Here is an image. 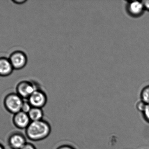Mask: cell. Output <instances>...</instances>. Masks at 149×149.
<instances>
[{
    "label": "cell",
    "instance_id": "1",
    "mask_svg": "<svg viewBox=\"0 0 149 149\" xmlns=\"http://www.w3.org/2000/svg\"><path fill=\"white\" fill-rule=\"evenodd\" d=\"M51 132V127L46 121L31 122L25 129L26 137L32 141L37 142L46 139Z\"/></svg>",
    "mask_w": 149,
    "mask_h": 149
},
{
    "label": "cell",
    "instance_id": "4",
    "mask_svg": "<svg viewBox=\"0 0 149 149\" xmlns=\"http://www.w3.org/2000/svg\"><path fill=\"white\" fill-rule=\"evenodd\" d=\"M9 59L14 70H20L23 69L28 63V57L22 51L16 50L12 52L9 57Z\"/></svg>",
    "mask_w": 149,
    "mask_h": 149
},
{
    "label": "cell",
    "instance_id": "19",
    "mask_svg": "<svg viewBox=\"0 0 149 149\" xmlns=\"http://www.w3.org/2000/svg\"><path fill=\"white\" fill-rule=\"evenodd\" d=\"M0 149H5L4 146L1 143H0Z\"/></svg>",
    "mask_w": 149,
    "mask_h": 149
},
{
    "label": "cell",
    "instance_id": "9",
    "mask_svg": "<svg viewBox=\"0 0 149 149\" xmlns=\"http://www.w3.org/2000/svg\"><path fill=\"white\" fill-rule=\"evenodd\" d=\"M14 70L8 58L0 57V77H8L12 73Z\"/></svg>",
    "mask_w": 149,
    "mask_h": 149
},
{
    "label": "cell",
    "instance_id": "13",
    "mask_svg": "<svg viewBox=\"0 0 149 149\" xmlns=\"http://www.w3.org/2000/svg\"><path fill=\"white\" fill-rule=\"evenodd\" d=\"M147 105V104L144 103L141 100L137 102L136 106V109L139 112H141L142 113L144 112Z\"/></svg>",
    "mask_w": 149,
    "mask_h": 149
},
{
    "label": "cell",
    "instance_id": "5",
    "mask_svg": "<svg viewBox=\"0 0 149 149\" xmlns=\"http://www.w3.org/2000/svg\"><path fill=\"white\" fill-rule=\"evenodd\" d=\"M27 100L32 107L42 108L47 103V96L44 91L39 88L35 91Z\"/></svg>",
    "mask_w": 149,
    "mask_h": 149
},
{
    "label": "cell",
    "instance_id": "18",
    "mask_svg": "<svg viewBox=\"0 0 149 149\" xmlns=\"http://www.w3.org/2000/svg\"><path fill=\"white\" fill-rule=\"evenodd\" d=\"M26 1H25V0H14V1H12V2L14 3L15 4H18V5L24 4Z\"/></svg>",
    "mask_w": 149,
    "mask_h": 149
},
{
    "label": "cell",
    "instance_id": "10",
    "mask_svg": "<svg viewBox=\"0 0 149 149\" xmlns=\"http://www.w3.org/2000/svg\"><path fill=\"white\" fill-rule=\"evenodd\" d=\"M31 122L38 121L43 120L44 113L42 108H31L28 113Z\"/></svg>",
    "mask_w": 149,
    "mask_h": 149
},
{
    "label": "cell",
    "instance_id": "11",
    "mask_svg": "<svg viewBox=\"0 0 149 149\" xmlns=\"http://www.w3.org/2000/svg\"><path fill=\"white\" fill-rule=\"evenodd\" d=\"M141 100L146 103V104H149V85L143 88L141 91Z\"/></svg>",
    "mask_w": 149,
    "mask_h": 149
},
{
    "label": "cell",
    "instance_id": "2",
    "mask_svg": "<svg viewBox=\"0 0 149 149\" xmlns=\"http://www.w3.org/2000/svg\"><path fill=\"white\" fill-rule=\"evenodd\" d=\"M24 99L16 93H10L4 97L3 106L7 112L14 115L22 110Z\"/></svg>",
    "mask_w": 149,
    "mask_h": 149
},
{
    "label": "cell",
    "instance_id": "6",
    "mask_svg": "<svg viewBox=\"0 0 149 149\" xmlns=\"http://www.w3.org/2000/svg\"><path fill=\"white\" fill-rule=\"evenodd\" d=\"M126 8L128 14L135 18L141 16L145 10L142 1H128L126 5Z\"/></svg>",
    "mask_w": 149,
    "mask_h": 149
},
{
    "label": "cell",
    "instance_id": "14",
    "mask_svg": "<svg viewBox=\"0 0 149 149\" xmlns=\"http://www.w3.org/2000/svg\"><path fill=\"white\" fill-rule=\"evenodd\" d=\"M143 117L145 121L149 123V104L146 106L144 112L142 113Z\"/></svg>",
    "mask_w": 149,
    "mask_h": 149
},
{
    "label": "cell",
    "instance_id": "12",
    "mask_svg": "<svg viewBox=\"0 0 149 149\" xmlns=\"http://www.w3.org/2000/svg\"><path fill=\"white\" fill-rule=\"evenodd\" d=\"M31 108H32V106L30 104L29 102L27 100H24L22 106L21 111L24 112V113H28L30 110L31 109Z\"/></svg>",
    "mask_w": 149,
    "mask_h": 149
},
{
    "label": "cell",
    "instance_id": "7",
    "mask_svg": "<svg viewBox=\"0 0 149 149\" xmlns=\"http://www.w3.org/2000/svg\"><path fill=\"white\" fill-rule=\"evenodd\" d=\"M26 137L19 132L11 134L8 137V143L10 149H21L27 143Z\"/></svg>",
    "mask_w": 149,
    "mask_h": 149
},
{
    "label": "cell",
    "instance_id": "3",
    "mask_svg": "<svg viewBox=\"0 0 149 149\" xmlns=\"http://www.w3.org/2000/svg\"><path fill=\"white\" fill-rule=\"evenodd\" d=\"M39 89L37 84L29 80H22L17 85L16 93L23 99L27 100L37 89Z\"/></svg>",
    "mask_w": 149,
    "mask_h": 149
},
{
    "label": "cell",
    "instance_id": "17",
    "mask_svg": "<svg viewBox=\"0 0 149 149\" xmlns=\"http://www.w3.org/2000/svg\"><path fill=\"white\" fill-rule=\"evenodd\" d=\"M56 149H75L72 146L69 145H63L59 146Z\"/></svg>",
    "mask_w": 149,
    "mask_h": 149
},
{
    "label": "cell",
    "instance_id": "8",
    "mask_svg": "<svg viewBox=\"0 0 149 149\" xmlns=\"http://www.w3.org/2000/svg\"><path fill=\"white\" fill-rule=\"evenodd\" d=\"M12 122L17 128L20 129H26L31 122L28 113L22 111L13 115Z\"/></svg>",
    "mask_w": 149,
    "mask_h": 149
},
{
    "label": "cell",
    "instance_id": "15",
    "mask_svg": "<svg viewBox=\"0 0 149 149\" xmlns=\"http://www.w3.org/2000/svg\"><path fill=\"white\" fill-rule=\"evenodd\" d=\"M21 149H37L35 145L30 143L27 142Z\"/></svg>",
    "mask_w": 149,
    "mask_h": 149
},
{
    "label": "cell",
    "instance_id": "16",
    "mask_svg": "<svg viewBox=\"0 0 149 149\" xmlns=\"http://www.w3.org/2000/svg\"><path fill=\"white\" fill-rule=\"evenodd\" d=\"M142 1L144 5L145 10L149 11V0H144Z\"/></svg>",
    "mask_w": 149,
    "mask_h": 149
}]
</instances>
